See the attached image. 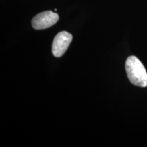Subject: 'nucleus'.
<instances>
[{
  "mask_svg": "<svg viewBox=\"0 0 147 147\" xmlns=\"http://www.w3.org/2000/svg\"><path fill=\"white\" fill-rule=\"evenodd\" d=\"M72 38V35L67 32H59L55 36L52 45V53L55 57H60L64 55Z\"/></svg>",
  "mask_w": 147,
  "mask_h": 147,
  "instance_id": "obj_2",
  "label": "nucleus"
},
{
  "mask_svg": "<svg viewBox=\"0 0 147 147\" xmlns=\"http://www.w3.org/2000/svg\"><path fill=\"white\" fill-rule=\"evenodd\" d=\"M59 21V15L52 11H45L37 14L32 19L34 29L37 30L47 29L52 27Z\"/></svg>",
  "mask_w": 147,
  "mask_h": 147,
  "instance_id": "obj_3",
  "label": "nucleus"
},
{
  "mask_svg": "<svg viewBox=\"0 0 147 147\" xmlns=\"http://www.w3.org/2000/svg\"><path fill=\"white\" fill-rule=\"evenodd\" d=\"M127 75L132 84L140 87H147V72L144 66L135 56H130L125 63Z\"/></svg>",
  "mask_w": 147,
  "mask_h": 147,
  "instance_id": "obj_1",
  "label": "nucleus"
}]
</instances>
